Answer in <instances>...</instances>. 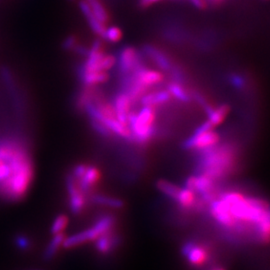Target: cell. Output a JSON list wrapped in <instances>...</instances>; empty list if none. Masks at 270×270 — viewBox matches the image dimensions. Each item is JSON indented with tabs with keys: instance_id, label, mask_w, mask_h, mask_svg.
<instances>
[{
	"instance_id": "6da1fadb",
	"label": "cell",
	"mask_w": 270,
	"mask_h": 270,
	"mask_svg": "<svg viewBox=\"0 0 270 270\" xmlns=\"http://www.w3.org/2000/svg\"><path fill=\"white\" fill-rule=\"evenodd\" d=\"M33 178L34 164L27 147L16 138H0V197L20 200Z\"/></svg>"
},
{
	"instance_id": "7a4b0ae2",
	"label": "cell",
	"mask_w": 270,
	"mask_h": 270,
	"mask_svg": "<svg viewBox=\"0 0 270 270\" xmlns=\"http://www.w3.org/2000/svg\"><path fill=\"white\" fill-rule=\"evenodd\" d=\"M197 154L195 173L205 174L221 184L241 169L240 148L233 141H220Z\"/></svg>"
},
{
	"instance_id": "3957f363",
	"label": "cell",
	"mask_w": 270,
	"mask_h": 270,
	"mask_svg": "<svg viewBox=\"0 0 270 270\" xmlns=\"http://www.w3.org/2000/svg\"><path fill=\"white\" fill-rule=\"evenodd\" d=\"M156 109L146 107L138 111L133 109L128 117V126L131 131V143L138 146H147L157 133Z\"/></svg>"
},
{
	"instance_id": "277c9868",
	"label": "cell",
	"mask_w": 270,
	"mask_h": 270,
	"mask_svg": "<svg viewBox=\"0 0 270 270\" xmlns=\"http://www.w3.org/2000/svg\"><path fill=\"white\" fill-rule=\"evenodd\" d=\"M119 74L122 77L129 76L137 69L144 66V61L139 50L133 46H126L119 52L117 63Z\"/></svg>"
},
{
	"instance_id": "5b68a950",
	"label": "cell",
	"mask_w": 270,
	"mask_h": 270,
	"mask_svg": "<svg viewBox=\"0 0 270 270\" xmlns=\"http://www.w3.org/2000/svg\"><path fill=\"white\" fill-rule=\"evenodd\" d=\"M221 141V137L218 132L212 130L205 131H195L193 135L183 142V148L191 152H201L212 146L218 144Z\"/></svg>"
},
{
	"instance_id": "8992f818",
	"label": "cell",
	"mask_w": 270,
	"mask_h": 270,
	"mask_svg": "<svg viewBox=\"0 0 270 270\" xmlns=\"http://www.w3.org/2000/svg\"><path fill=\"white\" fill-rule=\"evenodd\" d=\"M66 189L68 193V204L71 212L75 215L84 212L87 203V195L78 187L76 179L69 173L66 177Z\"/></svg>"
},
{
	"instance_id": "52a82bcc",
	"label": "cell",
	"mask_w": 270,
	"mask_h": 270,
	"mask_svg": "<svg viewBox=\"0 0 270 270\" xmlns=\"http://www.w3.org/2000/svg\"><path fill=\"white\" fill-rule=\"evenodd\" d=\"M129 77L150 90L155 86L164 84L167 80L164 72H162L161 70L148 68L146 65L137 69L134 73L129 75Z\"/></svg>"
},
{
	"instance_id": "ba28073f",
	"label": "cell",
	"mask_w": 270,
	"mask_h": 270,
	"mask_svg": "<svg viewBox=\"0 0 270 270\" xmlns=\"http://www.w3.org/2000/svg\"><path fill=\"white\" fill-rule=\"evenodd\" d=\"M142 52L151 63H154L159 68V70L167 74L177 64L164 50L157 46L146 44L143 46Z\"/></svg>"
},
{
	"instance_id": "9c48e42d",
	"label": "cell",
	"mask_w": 270,
	"mask_h": 270,
	"mask_svg": "<svg viewBox=\"0 0 270 270\" xmlns=\"http://www.w3.org/2000/svg\"><path fill=\"white\" fill-rule=\"evenodd\" d=\"M182 253L186 257L189 264L193 266H203L210 259L207 246L193 241L186 242L183 245Z\"/></svg>"
},
{
	"instance_id": "30bf717a",
	"label": "cell",
	"mask_w": 270,
	"mask_h": 270,
	"mask_svg": "<svg viewBox=\"0 0 270 270\" xmlns=\"http://www.w3.org/2000/svg\"><path fill=\"white\" fill-rule=\"evenodd\" d=\"M231 107L229 104H221L214 106L207 113V119L200 125L195 131L212 130L218 125L221 124L230 113Z\"/></svg>"
},
{
	"instance_id": "8fae6325",
	"label": "cell",
	"mask_w": 270,
	"mask_h": 270,
	"mask_svg": "<svg viewBox=\"0 0 270 270\" xmlns=\"http://www.w3.org/2000/svg\"><path fill=\"white\" fill-rule=\"evenodd\" d=\"M113 107L116 113L117 119L122 123V124L128 125V117L131 111L134 109L133 101L129 97V95L123 91H119L113 98Z\"/></svg>"
},
{
	"instance_id": "7c38bea8",
	"label": "cell",
	"mask_w": 270,
	"mask_h": 270,
	"mask_svg": "<svg viewBox=\"0 0 270 270\" xmlns=\"http://www.w3.org/2000/svg\"><path fill=\"white\" fill-rule=\"evenodd\" d=\"M101 178L100 170L94 165H87L84 175L76 180L80 190L87 196L91 194L93 188L98 184Z\"/></svg>"
},
{
	"instance_id": "4fadbf2b",
	"label": "cell",
	"mask_w": 270,
	"mask_h": 270,
	"mask_svg": "<svg viewBox=\"0 0 270 270\" xmlns=\"http://www.w3.org/2000/svg\"><path fill=\"white\" fill-rule=\"evenodd\" d=\"M120 243H121V237L115 231V229H113L111 231L104 233L96 239L95 248L100 254L106 255L116 250Z\"/></svg>"
},
{
	"instance_id": "5bb4252c",
	"label": "cell",
	"mask_w": 270,
	"mask_h": 270,
	"mask_svg": "<svg viewBox=\"0 0 270 270\" xmlns=\"http://www.w3.org/2000/svg\"><path fill=\"white\" fill-rule=\"evenodd\" d=\"M173 100L171 94L169 91L165 89H160V90H153L147 92L146 95L141 98L139 101V104L141 106L146 107H152L157 109L158 107L164 106L165 104L169 103Z\"/></svg>"
},
{
	"instance_id": "9a60e30c",
	"label": "cell",
	"mask_w": 270,
	"mask_h": 270,
	"mask_svg": "<svg viewBox=\"0 0 270 270\" xmlns=\"http://www.w3.org/2000/svg\"><path fill=\"white\" fill-rule=\"evenodd\" d=\"M99 237V234L92 226L89 229H85L78 233H75L69 237H65L63 242L64 248H73L79 246L84 243L95 241Z\"/></svg>"
},
{
	"instance_id": "2e32d148",
	"label": "cell",
	"mask_w": 270,
	"mask_h": 270,
	"mask_svg": "<svg viewBox=\"0 0 270 270\" xmlns=\"http://www.w3.org/2000/svg\"><path fill=\"white\" fill-rule=\"evenodd\" d=\"M79 7H80V10L81 12L84 13V17L86 18V20L88 22V25L90 26L91 30L96 34L98 35L99 37L103 38L104 33H105V30L107 28L106 25H104L103 23H101L100 21L98 20L92 10H91V7L89 5V3L86 1V0H82L80 1L79 3Z\"/></svg>"
},
{
	"instance_id": "e0dca14e",
	"label": "cell",
	"mask_w": 270,
	"mask_h": 270,
	"mask_svg": "<svg viewBox=\"0 0 270 270\" xmlns=\"http://www.w3.org/2000/svg\"><path fill=\"white\" fill-rule=\"evenodd\" d=\"M78 77L84 86L95 87L98 84H103L109 80V73L104 71L86 72L78 69Z\"/></svg>"
},
{
	"instance_id": "ac0fdd59",
	"label": "cell",
	"mask_w": 270,
	"mask_h": 270,
	"mask_svg": "<svg viewBox=\"0 0 270 270\" xmlns=\"http://www.w3.org/2000/svg\"><path fill=\"white\" fill-rule=\"evenodd\" d=\"M156 188L158 191H160L162 194H164L167 198L170 200L175 201L177 199V196L181 190V187L178 186L177 184L168 181L165 179H159L156 182Z\"/></svg>"
},
{
	"instance_id": "d6986e66",
	"label": "cell",
	"mask_w": 270,
	"mask_h": 270,
	"mask_svg": "<svg viewBox=\"0 0 270 270\" xmlns=\"http://www.w3.org/2000/svg\"><path fill=\"white\" fill-rule=\"evenodd\" d=\"M91 201L95 204L113 209H120L124 206V202L121 199L102 194H93L91 196Z\"/></svg>"
},
{
	"instance_id": "ffe728a7",
	"label": "cell",
	"mask_w": 270,
	"mask_h": 270,
	"mask_svg": "<svg viewBox=\"0 0 270 270\" xmlns=\"http://www.w3.org/2000/svg\"><path fill=\"white\" fill-rule=\"evenodd\" d=\"M64 239H65V235L64 233H57V234H54L53 235V238L51 239V241L49 242V244L47 245L46 250L44 251V255L43 257L46 259V260H50L52 259L56 254L57 252L60 250V247L63 246V242H64Z\"/></svg>"
},
{
	"instance_id": "44dd1931",
	"label": "cell",
	"mask_w": 270,
	"mask_h": 270,
	"mask_svg": "<svg viewBox=\"0 0 270 270\" xmlns=\"http://www.w3.org/2000/svg\"><path fill=\"white\" fill-rule=\"evenodd\" d=\"M91 7V10L94 14V16L100 21L101 23H103L104 25L107 26V23L109 21V15L108 12L106 10V8L104 7L103 4L99 1V0H92V1H87Z\"/></svg>"
},
{
	"instance_id": "7402d4cb",
	"label": "cell",
	"mask_w": 270,
	"mask_h": 270,
	"mask_svg": "<svg viewBox=\"0 0 270 270\" xmlns=\"http://www.w3.org/2000/svg\"><path fill=\"white\" fill-rule=\"evenodd\" d=\"M103 39L111 43H116L122 39V31L117 26H107Z\"/></svg>"
},
{
	"instance_id": "603a6c76",
	"label": "cell",
	"mask_w": 270,
	"mask_h": 270,
	"mask_svg": "<svg viewBox=\"0 0 270 270\" xmlns=\"http://www.w3.org/2000/svg\"><path fill=\"white\" fill-rule=\"evenodd\" d=\"M69 222L68 217L65 214H60L58 216H56L51 224V229H50V232L54 235L57 233H63L64 229H66L67 224Z\"/></svg>"
},
{
	"instance_id": "cb8c5ba5",
	"label": "cell",
	"mask_w": 270,
	"mask_h": 270,
	"mask_svg": "<svg viewBox=\"0 0 270 270\" xmlns=\"http://www.w3.org/2000/svg\"><path fill=\"white\" fill-rule=\"evenodd\" d=\"M15 243L18 246V248L21 250H28L30 247V241L27 237L23 236V235H19L16 237L15 239Z\"/></svg>"
},
{
	"instance_id": "d4e9b609",
	"label": "cell",
	"mask_w": 270,
	"mask_h": 270,
	"mask_svg": "<svg viewBox=\"0 0 270 270\" xmlns=\"http://www.w3.org/2000/svg\"><path fill=\"white\" fill-rule=\"evenodd\" d=\"M77 45L78 43L74 36H68L63 42V48L65 50H74Z\"/></svg>"
},
{
	"instance_id": "484cf974",
	"label": "cell",
	"mask_w": 270,
	"mask_h": 270,
	"mask_svg": "<svg viewBox=\"0 0 270 270\" xmlns=\"http://www.w3.org/2000/svg\"><path fill=\"white\" fill-rule=\"evenodd\" d=\"M158 1H161V0H139V5L142 8H147Z\"/></svg>"
},
{
	"instance_id": "4316f807",
	"label": "cell",
	"mask_w": 270,
	"mask_h": 270,
	"mask_svg": "<svg viewBox=\"0 0 270 270\" xmlns=\"http://www.w3.org/2000/svg\"><path fill=\"white\" fill-rule=\"evenodd\" d=\"M207 1V3H210L212 6H214V7H218V6H220L223 2H225L226 0H206Z\"/></svg>"
},
{
	"instance_id": "83f0119b",
	"label": "cell",
	"mask_w": 270,
	"mask_h": 270,
	"mask_svg": "<svg viewBox=\"0 0 270 270\" xmlns=\"http://www.w3.org/2000/svg\"><path fill=\"white\" fill-rule=\"evenodd\" d=\"M207 270H225L223 267H220L219 265H215V264H213L212 266H210L209 268H208Z\"/></svg>"
},
{
	"instance_id": "f1b7e54d",
	"label": "cell",
	"mask_w": 270,
	"mask_h": 270,
	"mask_svg": "<svg viewBox=\"0 0 270 270\" xmlns=\"http://www.w3.org/2000/svg\"><path fill=\"white\" fill-rule=\"evenodd\" d=\"M269 216H270V209H269Z\"/></svg>"
}]
</instances>
